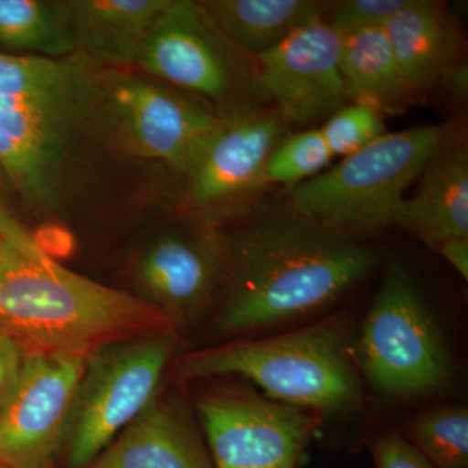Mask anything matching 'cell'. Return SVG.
<instances>
[{
  "mask_svg": "<svg viewBox=\"0 0 468 468\" xmlns=\"http://www.w3.org/2000/svg\"><path fill=\"white\" fill-rule=\"evenodd\" d=\"M227 239L226 298L215 320L220 335L250 334L318 313L375 270L366 239L335 232L284 203L248 212Z\"/></svg>",
  "mask_w": 468,
  "mask_h": 468,
  "instance_id": "1",
  "label": "cell"
},
{
  "mask_svg": "<svg viewBox=\"0 0 468 468\" xmlns=\"http://www.w3.org/2000/svg\"><path fill=\"white\" fill-rule=\"evenodd\" d=\"M109 137L117 140L106 75L81 55L39 90L0 97V167L43 214L75 201L92 147Z\"/></svg>",
  "mask_w": 468,
  "mask_h": 468,
  "instance_id": "2",
  "label": "cell"
},
{
  "mask_svg": "<svg viewBox=\"0 0 468 468\" xmlns=\"http://www.w3.org/2000/svg\"><path fill=\"white\" fill-rule=\"evenodd\" d=\"M153 304L9 246L0 261V331L27 354L88 358L117 341L171 332Z\"/></svg>",
  "mask_w": 468,
  "mask_h": 468,
  "instance_id": "3",
  "label": "cell"
},
{
  "mask_svg": "<svg viewBox=\"0 0 468 468\" xmlns=\"http://www.w3.org/2000/svg\"><path fill=\"white\" fill-rule=\"evenodd\" d=\"M349 320L329 316L294 331L234 341L184 356L183 378L236 375L273 401L314 412L340 411L358 402V369Z\"/></svg>",
  "mask_w": 468,
  "mask_h": 468,
  "instance_id": "4",
  "label": "cell"
},
{
  "mask_svg": "<svg viewBox=\"0 0 468 468\" xmlns=\"http://www.w3.org/2000/svg\"><path fill=\"white\" fill-rule=\"evenodd\" d=\"M449 132L446 125H423L384 133L292 186L286 202L302 217L344 236H375L394 226L410 186Z\"/></svg>",
  "mask_w": 468,
  "mask_h": 468,
  "instance_id": "5",
  "label": "cell"
},
{
  "mask_svg": "<svg viewBox=\"0 0 468 468\" xmlns=\"http://www.w3.org/2000/svg\"><path fill=\"white\" fill-rule=\"evenodd\" d=\"M351 353L366 380L397 399L441 392L454 380L451 356L426 301L397 261L388 264Z\"/></svg>",
  "mask_w": 468,
  "mask_h": 468,
  "instance_id": "6",
  "label": "cell"
},
{
  "mask_svg": "<svg viewBox=\"0 0 468 468\" xmlns=\"http://www.w3.org/2000/svg\"><path fill=\"white\" fill-rule=\"evenodd\" d=\"M137 66L223 115L270 107L258 89L254 58L228 41L201 3L168 0L144 39Z\"/></svg>",
  "mask_w": 468,
  "mask_h": 468,
  "instance_id": "7",
  "label": "cell"
},
{
  "mask_svg": "<svg viewBox=\"0 0 468 468\" xmlns=\"http://www.w3.org/2000/svg\"><path fill=\"white\" fill-rule=\"evenodd\" d=\"M174 332L117 341L86 358L61 468H88L158 393L174 356Z\"/></svg>",
  "mask_w": 468,
  "mask_h": 468,
  "instance_id": "8",
  "label": "cell"
},
{
  "mask_svg": "<svg viewBox=\"0 0 468 468\" xmlns=\"http://www.w3.org/2000/svg\"><path fill=\"white\" fill-rule=\"evenodd\" d=\"M117 141L132 155L186 176L226 115L156 80L104 69Z\"/></svg>",
  "mask_w": 468,
  "mask_h": 468,
  "instance_id": "9",
  "label": "cell"
},
{
  "mask_svg": "<svg viewBox=\"0 0 468 468\" xmlns=\"http://www.w3.org/2000/svg\"><path fill=\"white\" fill-rule=\"evenodd\" d=\"M215 468H300L319 427L318 412L226 388L198 401Z\"/></svg>",
  "mask_w": 468,
  "mask_h": 468,
  "instance_id": "10",
  "label": "cell"
},
{
  "mask_svg": "<svg viewBox=\"0 0 468 468\" xmlns=\"http://www.w3.org/2000/svg\"><path fill=\"white\" fill-rule=\"evenodd\" d=\"M288 134V125L272 107L226 115L186 178L187 207L197 223L215 228L218 220L245 214L268 186L271 153Z\"/></svg>",
  "mask_w": 468,
  "mask_h": 468,
  "instance_id": "11",
  "label": "cell"
},
{
  "mask_svg": "<svg viewBox=\"0 0 468 468\" xmlns=\"http://www.w3.org/2000/svg\"><path fill=\"white\" fill-rule=\"evenodd\" d=\"M86 358L27 354L0 406V466L57 468Z\"/></svg>",
  "mask_w": 468,
  "mask_h": 468,
  "instance_id": "12",
  "label": "cell"
},
{
  "mask_svg": "<svg viewBox=\"0 0 468 468\" xmlns=\"http://www.w3.org/2000/svg\"><path fill=\"white\" fill-rule=\"evenodd\" d=\"M226 271V237L196 223L153 237L135 255L131 273L135 295L176 325L201 318L223 288Z\"/></svg>",
  "mask_w": 468,
  "mask_h": 468,
  "instance_id": "13",
  "label": "cell"
},
{
  "mask_svg": "<svg viewBox=\"0 0 468 468\" xmlns=\"http://www.w3.org/2000/svg\"><path fill=\"white\" fill-rule=\"evenodd\" d=\"M340 51V34L320 18L254 58L261 97L286 125L313 126L350 103Z\"/></svg>",
  "mask_w": 468,
  "mask_h": 468,
  "instance_id": "14",
  "label": "cell"
},
{
  "mask_svg": "<svg viewBox=\"0 0 468 468\" xmlns=\"http://www.w3.org/2000/svg\"><path fill=\"white\" fill-rule=\"evenodd\" d=\"M88 468H215L205 437L183 403L159 399Z\"/></svg>",
  "mask_w": 468,
  "mask_h": 468,
  "instance_id": "15",
  "label": "cell"
},
{
  "mask_svg": "<svg viewBox=\"0 0 468 468\" xmlns=\"http://www.w3.org/2000/svg\"><path fill=\"white\" fill-rule=\"evenodd\" d=\"M449 134L419 175L414 194L403 199L394 223L430 246L468 237V150Z\"/></svg>",
  "mask_w": 468,
  "mask_h": 468,
  "instance_id": "16",
  "label": "cell"
},
{
  "mask_svg": "<svg viewBox=\"0 0 468 468\" xmlns=\"http://www.w3.org/2000/svg\"><path fill=\"white\" fill-rule=\"evenodd\" d=\"M384 30L415 101L435 89L443 70L463 58V33L441 3L410 0Z\"/></svg>",
  "mask_w": 468,
  "mask_h": 468,
  "instance_id": "17",
  "label": "cell"
},
{
  "mask_svg": "<svg viewBox=\"0 0 468 468\" xmlns=\"http://www.w3.org/2000/svg\"><path fill=\"white\" fill-rule=\"evenodd\" d=\"M168 0H70L77 54L101 69L137 64L144 39Z\"/></svg>",
  "mask_w": 468,
  "mask_h": 468,
  "instance_id": "18",
  "label": "cell"
},
{
  "mask_svg": "<svg viewBox=\"0 0 468 468\" xmlns=\"http://www.w3.org/2000/svg\"><path fill=\"white\" fill-rule=\"evenodd\" d=\"M206 14L246 57L255 58L313 21L324 18L326 2L316 0H207Z\"/></svg>",
  "mask_w": 468,
  "mask_h": 468,
  "instance_id": "19",
  "label": "cell"
},
{
  "mask_svg": "<svg viewBox=\"0 0 468 468\" xmlns=\"http://www.w3.org/2000/svg\"><path fill=\"white\" fill-rule=\"evenodd\" d=\"M340 69L349 101L383 115L401 113L415 101L384 27L341 36Z\"/></svg>",
  "mask_w": 468,
  "mask_h": 468,
  "instance_id": "20",
  "label": "cell"
},
{
  "mask_svg": "<svg viewBox=\"0 0 468 468\" xmlns=\"http://www.w3.org/2000/svg\"><path fill=\"white\" fill-rule=\"evenodd\" d=\"M0 46L26 57H73L79 48L67 2L0 0Z\"/></svg>",
  "mask_w": 468,
  "mask_h": 468,
  "instance_id": "21",
  "label": "cell"
},
{
  "mask_svg": "<svg viewBox=\"0 0 468 468\" xmlns=\"http://www.w3.org/2000/svg\"><path fill=\"white\" fill-rule=\"evenodd\" d=\"M403 437L437 468H468V410L445 405L417 415Z\"/></svg>",
  "mask_w": 468,
  "mask_h": 468,
  "instance_id": "22",
  "label": "cell"
},
{
  "mask_svg": "<svg viewBox=\"0 0 468 468\" xmlns=\"http://www.w3.org/2000/svg\"><path fill=\"white\" fill-rule=\"evenodd\" d=\"M334 158L319 128L288 133L267 160L268 186L275 184L297 186L324 172Z\"/></svg>",
  "mask_w": 468,
  "mask_h": 468,
  "instance_id": "23",
  "label": "cell"
},
{
  "mask_svg": "<svg viewBox=\"0 0 468 468\" xmlns=\"http://www.w3.org/2000/svg\"><path fill=\"white\" fill-rule=\"evenodd\" d=\"M335 156L351 155L374 143L385 132L384 115L368 104L350 101L319 128Z\"/></svg>",
  "mask_w": 468,
  "mask_h": 468,
  "instance_id": "24",
  "label": "cell"
},
{
  "mask_svg": "<svg viewBox=\"0 0 468 468\" xmlns=\"http://www.w3.org/2000/svg\"><path fill=\"white\" fill-rule=\"evenodd\" d=\"M66 58H45L0 52V97L27 94L50 84Z\"/></svg>",
  "mask_w": 468,
  "mask_h": 468,
  "instance_id": "25",
  "label": "cell"
},
{
  "mask_svg": "<svg viewBox=\"0 0 468 468\" xmlns=\"http://www.w3.org/2000/svg\"><path fill=\"white\" fill-rule=\"evenodd\" d=\"M410 0H340L326 3L324 20L340 36L384 27Z\"/></svg>",
  "mask_w": 468,
  "mask_h": 468,
  "instance_id": "26",
  "label": "cell"
},
{
  "mask_svg": "<svg viewBox=\"0 0 468 468\" xmlns=\"http://www.w3.org/2000/svg\"><path fill=\"white\" fill-rule=\"evenodd\" d=\"M14 186L0 167V237L27 257L39 258L48 255L27 227L21 223L14 209Z\"/></svg>",
  "mask_w": 468,
  "mask_h": 468,
  "instance_id": "27",
  "label": "cell"
},
{
  "mask_svg": "<svg viewBox=\"0 0 468 468\" xmlns=\"http://www.w3.org/2000/svg\"><path fill=\"white\" fill-rule=\"evenodd\" d=\"M375 468H437L399 432H385L371 443Z\"/></svg>",
  "mask_w": 468,
  "mask_h": 468,
  "instance_id": "28",
  "label": "cell"
},
{
  "mask_svg": "<svg viewBox=\"0 0 468 468\" xmlns=\"http://www.w3.org/2000/svg\"><path fill=\"white\" fill-rule=\"evenodd\" d=\"M27 353L23 347L0 331V406L14 387Z\"/></svg>",
  "mask_w": 468,
  "mask_h": 468,
  "instance_id": "29",
  "label": "cell"
},
{
  "mask_svg": "<svg viewBox=\"0 0 468 468\" xmlns=\"http://www.w3.org/2000/svg\"><path fill=\"white\" fill-rule=\"evenodd\" d=\"M437 85L441 86L443 92L454 103L461 104V106L466 104L468 100V66L466 58H461L460 60L446 68Z\"/></svg>",
  "mask_w": 468,
  "mask_h": 468,
  "instance_id": "30",
  "label": "cell"
},
{
  "mask_svg": "<svg viewBox=\"0 0 468 468\" xmlns=\"http://www.w3.org/2000/svg\"><path fill=\"white\" fill-rule=\"evenodd\" d=\"M448 261L464 280H468V237L443 239L431 246Z\"/></svg>",
  "mask_w": 468,
  "mask_h": 468,
  "instance_id": "31",
  "label": "cell"
},
{
  "mask_svg": "<svg viewBox=\"0 0 468 468\" xmlns=\"http://www.w3.org/2000/svg\"><path fill=\"white\" fill-rule=\"evenodd\" d=\"M9 246H11V243H8L3 237H0V261L5 257V251L8 250Z\"/></svg>",
  "mask_w": 468,
  "mask_h": 468,
  "instance_id": "32",
  "label": "cell"
},
{
  "mask_svg": "<svg viewBox=\"0 0 468 468\" xmlns=\"http://www.w3.org/2000/svg\"><path fill=\"white\" fill-rule=\"evenodd\" d=\"M0 468H27V467H9V466H0Z\"/></svg>",
  "mask_w": 468,
  "mask_h": 468,
  "instance_id": "33",
  "label": "cell"
}]
</instances>
